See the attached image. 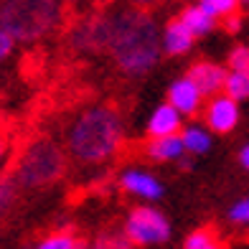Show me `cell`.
<instances>
[{
  "instance_id": "44dd1931",
  "label": "cell",
  "mask_w": 249,
  "mask_h": 249,
  "mask_svg": "<svg viewBox=\"0 0 249 249\" xmlns=\"http://www.w3.org/2000/svg\"><path fill=\"white\" fill-rule=\"evenodd\" d=\"M16 198V188L10 180H0V213H3Z\"/></svg>"
},
{
  "instance_id": "4316f807",
  "label": "cell",
  "mask_w": 249,
  "mask_h": 249,
  "mask_svg": "<svg viewBox=\"0 0 249 249\" xmlns=\"http://www.w3.org/2000/svg\"><path fill=\"white\" fill-rule=\"evenodd\" d=\"M69 3H82V0H69Z\"/></svg>"
},
{
  "instance_id": "9a60e30c",
  "label": "cell",
  "mask_w": 249,
  "mask_h": 249,
  "mask_svg": "<svg viewBox=\"0 0 249 249\" xmlns=\"http://www.w3.org/2000/svg\"><path fill=\"white\" fill-rule=\"evenodd\" d=\"M221 89H224V92L229 94L231 99H236V102L247 99V94H249V74H247V71H234V69H231V74H226Z\"/></svg>"
},
{
  "instance_id": "30bf717a",
  "label": "cell",
  "mask_w": 249,
  "mask_h": 249,
  "mask_svg": "<svg viewBox=\"0 0 249 249\" xmlns=\"http://www.w3.org/2000/svg\"><path fill=\"white\" fill-rule=\"evenodd\" d=\"M180 124H183V115L168 102V105H160L153 112V117L148 122V132H150V138L176 135V132H180Z\"/></svg>"
},
{
  "instance_id": "8992f818",
  "label": "cell",
  "mask_w": 249,
  "mask_h": 249,
  "mask_svg": "<svg viewBox=\"0 0 249 249\" xmlns=\"http://www.w3.org/2000/svg\"><path fill=\"white\" fill-rule=\"evenodd\" d=\"M239 122V105L229 94H213L206 107V124L213 132H231Z\"/></svg>"
},
{
  "instance_id": "ba28073f",
  "label": "cell",
  "mask_w": 249,
  "mask_h": 249,
  "mask_svg": "<svg viewBox=\"0 0 249 249\" xmlns=\"http://www.w3.org/2000/svg\"><path fill=\"white\" fill-rule=\"evenodd\" d=\"M188 76L196 82V87L201 89L203 97H213L216 92H221L224 79H226V71H224V66H219V64H206V61H201V64H196L194 69L188 71Z\"/></svg>"
},
{
  "instance_id": "ac0fdd59",
  "label": "cell",
  "mask_w": 249,
  "mask_h": 249,
  "mask_svg": "<svg viewBox=\"0 0 249 249\" xmlns=\"http://www.w3.org/2000/svg\"><path fill=\"white\" fill-rule=\"evenodd\" d=\"M38 247L41 249H74L79 244H76V239L71 234H53V236H49V239H43Z\"/></svg>"
},
{
  "instance_id": "603a6c76",
  "label": "cell",
  "mask_w": 249,
  "mask_h": 249,
  "mask_svg": "<svg viewBox=\"0 0 249 249\" xmlns=\"http://www.w3.org/2000/svg\"><path fill=\"white\" fill-rule=\"evenodd\" d=\"M224 20H226V31H229V33H236V31L242 28V18H239V13H231V16H226Z\"/></svg>"
},
{
  "instance_id": "7c38bea8",
  "label": "cell",
  "mask_w": 249,
  "mask_h": 249,
  "mask_svg": "<svg viewBox=\"0 0 249 249\" xmlns=\"http://www.w3.org/2000/svg\"><path fill=\"white\" fill-rule=\"evenodd\" d=\"M178 18H180V23H183L191 33H194V36H203V33H209L213 26H216V18L209 16L201 5H191V8H186Z\"/></svg>"
},
{
  "instance_id": "277c9868",
  "label": "cell",
  "mask_w": 249,
  "mask_h": 249,
  "mask_svg": "<svg viewBox=\"0 0 249 249\" xmlns=\"http://www.w3.org/2000/svg\"><path fill=\"white\" fill-rule=\"evenodd\" d=\"M64 171V158L61 150L51 140H38L23 153L18 165V180L28 188L49 186Z\"/></svg>"
},
{
  "instance_id": "484cf974",
  "label": "cell",
  "mask_w": 249,
  "mask_h": 249,
  "mask_svg": "<svg viewBox=\"0 0 249 249\" xmlns=\"http://www.w3.org/2000/svg\"><path fill=\"white\" fill-rule=\"evenodd\" d=\"M3 153H5V138H3V132H0V158H3Z\"/></svg>"
},
{
  "instance_id": "3957f363",
  "label": "cell",
  "mask_w": 249,
  "mask_h": 249,
  "mask_svg": "<svg viewBox=\"0 0 249 249\" xmlns=\"http://www.w3.org/2000/svg\"><path fill=\"white\" fill-rule=\"evenodd\" d=\"M59 0H8L0 8V28L13 41H36L59 23Z\"/></svg>"
},
{
  "instance_id": "d4e9b609",
  "label": "cell",
  "mask_w": 249,
  "mask_h": 249,
  "mask_svg": "<svg viewBox=\"0 0 249 249\" xmlns=\"http://www.w3.org/2000/svg\"><path fill=\"white\" fill-rule=\"evenodd\" d=\"M239 165L244 168V171L249 168V148H247V145H244V148H242V153H239Z\"/></svg>"
},
{
  "instance_id": "5bb4252c",
  "label": "cell",
  "mask_w": 249,
  "mask_h": 249,
  "mask_svg": "<svg viewBox=\"0 0 249 249\" xmlns=\"http://www.w3.org/2000/svg\"><path fill=\"white\" fill-rule=\"evenodd\" d=\"M180 142H183V150L188 153H206L211 148V135L209 130H203V127H186L183 135H180Z\"/></svg>"
},
{
  "instance_id": "ffe728a7",
  "label": "cell",
  "mask_w": 249,
  "mask_h": 249,
  "mask_svg": "<svg viewBox=\"0 0 249 249\" xmlns=\"http://www.w3.org/2000/svg\"><path fill=\"white\" fill-rule=\"evenodd\" d=\"M229 219H231L234 224H247V219H249V201H247V198L236 201L234 206L229 209Z\"/></svg>"
},
{
  "instance_id": "2e32d148",
  "label": "cell",
  "mask_w": 249,
  "mask_h": 249,
  "mask_svg": "<svg viewBox=\"0 0 249 249\" xmlns=\"http://www.w3.org/2000/svg\"><path fill=\"white\" fill-rule=\"evenodd\" d=\"M198 5L206 10L209 16H213V18H226V16L236 13L242 3H239V0H201Z\"/></svg>"
},
{
  "instance_id": "7a4b0ae2",
  "label": "cell",
  "mask_w": 249,
  "mask_h": 249,
  "mask_svg": "<svg viewBox=\"0 0 249 249\" xmlns=\"http://www.w3.org/2000/svg\"><path fill=\"white\" fill-rule=\"evenodd\" d=\"M122 142V120L109 107H92L74 122L69 150L79 163H105Z\"/></svg>"
},
{
  "instance_id": "4fadbf2b",
  "label": "cell",
  "mask_w": 249,
  "mask_h": 249,
  "mask_svg": "<svg viewBox=\"0 0 249 249\" xmlns=\"http://www.w3.org/2000/svg\"><path fill=\"white\" fill-rule=\"evenodd\" d=\"M150 158L155 160H176V158L183 155V142H180V135H163V138H153L150 148H148Z\"/></svg>"
},
{
  "instance_id": "83f0119b",
  "label": "cell",
  "mask_w": 249,
  "mask_h": 249,
  "mask_svg": "<svg viewBox=\"0 0 249 249\" xmlns=\"http://www.w3.org/2000/svg\"><path fill=\"white\" fill-rule=\"evenodd\" d=\"M239 3H247V0H239Z\"/></svg>"
},
{
  "instance_id": "6da1fadb",
  "label": "cell",
  "mask_w": 249,
  "mask_h": 249,
  "mask_svg": "<svg viewBox=\"0 0 249 249\" xmlns=\"http://www.w3.org/2000/svg\"><path fill=\"white\" fill-rule=\"evenodd\" d=\"M107 49L124 74H145L160 59V28L142 8H122L107 16Z\"/></svg>"
},
{
  "instance_id": "5b68a950",
  "label": "cell",
  "mask_w": 249,
  "mask_h": 249,
  "mask_svg": "<svg viewBox=\"0 0 249 249\" xmlns=\"http://www.w3.org/2000/svg\"><path fill=\"white\" fill-rule=\"evenodd\" d=\"M124 234L132 244H163L171 236V226L160 211L140 206L130 213L127 224H124Z\"/></svg>"
},
{
  "instance_id": "8fae6325",
  "label": "cell",
  "mask_w": 249,
  "mask_h": 249,
  "mask_svg": "<svg viewBox=\"0 0 249 249\" xmlns=\"http://www.w3.org/2000/svg\"><path fill=\"white\" fill-rule=\"evenodd\" d=\"M194 38L196 36L180 23V18H176V20H171V23L165 26L163 36H160V46L171 56H180V53H186L191 46H194Z\"/></svg>"
},
{
  "instance_id": "e0dca14e",
  "label": "cell",
  "mask_w": 249,
  "mask_h": 249,
  "mask_svg": "<svg viewBox=\"0 0 249 249\" xmlns=\"http://www.w3.org/2000/svg\"><path fill=\"white\" fill-rule=\"evenodd\" d=\"M216 247V236L209 229H198L186 239V249H213Z\"/></svg>"
},
{
  "instance_id": "9c48e42d",
  "label": "cell",
  "mask_w": 249,
  "mask_h": 249,
  "mask_svg": "<svg viewBox=\"0 0 249 249\" xmlns=\"http://www.w3.org/2000/svg\"><path fill=\"white\" fill-rule=\"evenodd\" d=\"M120 183L124 191H130V194L140 196L145 201H155L163 196V186L158 183V178H153L150 173H142V171H127L122 173Z\"/></svg>"
},
{
  "instance_id": "52a82bcc",
  "label": "cell",
  "mask_w": 249,
  "mask_h": 249,
  "mask_svg": "<svg viewBox=\"0 0 249 249\" xmlns=\"http://www.w3.org/2000/svg\"><path fill=\"white\" fill-rule=\"evenodd\" d=\"M168 102H171L180 115H196L201 102H203V94H201V89L196 87L194 79L183 76L168 89Z\"/></svg>"
},
{
  "instance_id": "d6986e66",
  "label": "cell",
  "mask_w": 249,
  "mask_h": 249,
  "mask_svg": "<svg viewBox=\"0 0 249 249\" xmlns=\"http://www.w3.org/2000/svg\"><path fill=\"white\" fill-rule=\"evenodd\" d=\"M229 66L234 71H249V51H247V46H236L229 53Z\"/></svg>"
},
{
  "instance_id": "7402d4cb",
  "label": "cell",
  "mask_w": 249,
  "mask_h": 249,
  "mask_svg": "<svg viewBox=\"0 0 249 249\" xmlns=\"http://www.w3.org/2000/svg\"><path fill=\"white\" fill-rule=\"evenodd\" d=\"M13 43H16V41H13V36H10L8 31L0 28V61H3L10 51H13Z\"/></svg>"
},
{
  "instance_id": "cb8c5ba5",
  "label": "cell",
  "mask_w": 249,
  "mask_h": 249,
  "mask_svg": "<svg viewBox=\"0 0 249 249\" xmlns=\"http://www.w3.org/2000/svg\"><path fill=\"white\" fill-rule=\"evenodd\" d=\"M160 3H165V0H130V5H135V8H142V10H150V8L160 5Z\"/></svg>"
}]
</instances>
